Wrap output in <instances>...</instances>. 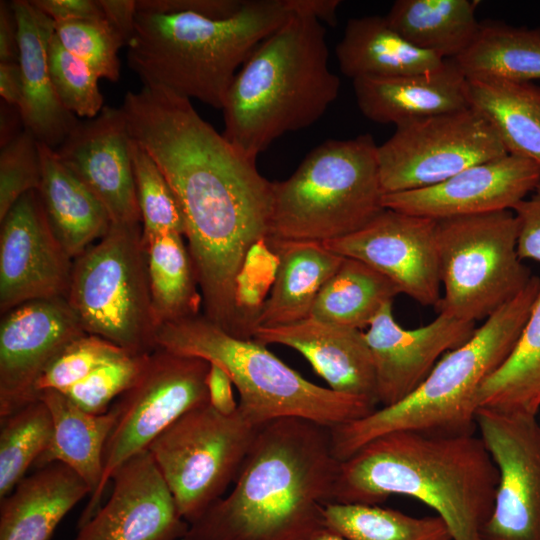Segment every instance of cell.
I'll return each instance as SVG.
<instances>
[{"label":"cell","instance_id":"obj_7","mask_svg":"<svg viewBox=\"0 0 540 540\" xmlns=\"http://www.w3.org/2000/svg\"><path fill=\"white\" fill-rule=\"evenodd\" d=\"M155 347L220 366L258 425L300 417L332 427L370 414L373 404L318 386L283 363L255 339L235 337L203 314L160 326Z\"/></svg>","mask_w":540,"mask_h":540},{"label":"cell","instance_id":"obj_29","mask_svg":"<svg viewBox=\"0 0 540 540\" xmlns=\"http://www.w3.org/2000/svg\"><path fill=\"white\" fill-rule=\"evenodd\" d=\"M38 399L51 413L53 435L34 465L41 468L53 462L65 464L89 486L91 497L102 480L105 446L117 419L115 409L111 406L103 414H91L53 390L39 393Z\"/></svg>","mask_w":540,"mask_h":540},{"label":"cell","instance_id":"obj_34","mask_svg":"<svg viewBox=\"0 0 540 540\" xmlns=\"http://www.w3.org/2000/svg\"><path fill=\"white\" fill-rule=\"evenodd\" d=\"M477 405L536 417L540 409V291L513 350L482 384Z\"/></svg>","mask_w":540,"mask_h":540},{"label":"cell","instance_id":"obj_5","mask_svg":"<svg viewBox=\"0 0 540 540\" xmlns=\"http://www.w3.org/2000/svg\"><path fill=\"white\" fill-rule=\"evenodd\" d=\"M295 11V0H245L227 19L137 11L128 65L145 87L223 109L242 65Z\"/></svg>","mask_w":540,"mask_h":540},{"label":"cell","instance_id":"obj_4","mask_svg":"<svg viewBox=\"0 0 540 540\" xmlns=\"http://www.w3.org/2000/svg\"><path fill=\"white\" fill-rule=\"evenodd\" d=\"M326 28L295 11L255 49L236 74L223 107V135L255 160L275 139L307 128L336 100Z\"/></svg>","mask_w":540,"mask_h":540},{"label":"cell","instance_id":"obj_15","mask_svg":"<svg viewBox=\"0 0 540 540\" xmlns=\"http://www.w3.org/2000/svg\"><path fill=\"white\" fill-rule=\"evenodd\" d=\"M322 243L369 265L423 306L441 299L436 220L385 208L362 229Z\"/></svg>","mask_w":540,"mask_h":540},{"label":"cell","instance_id":"obj_41","mask_svg":"<svg viewBox=\"0 0 540 540\" xmlns=\"http://www.w3.org/2000/svg\"><path fill=\"white\" fill-rule=\"evenodd\" d=\"M126 353L97 335L84 333L67 344L39 376L35 390L65 392L94 370Z\"/></svg>","mask_w":540,"mask_h":540},{"label":"cell","instance_id":"obj_31","mask_svg":"<svg viewBox=\"0 0 540 540\" xmlns=\"http://www.w3.org/2000/svg\"><path fill=\"white\" fill-rule=\"evenodd\" d=\"M477 2L397 0L385 16L391 27L416 48L443 60L463 53L480 28Z\"/></svg>","mask_w":540,"mask_h":540},{"label":"cell","instance_id":"obj_6","mask_svg":"<svg viewBox=\"0 0 540 540\" xmlns=\"http://www.w3.org/2000/svg\"><path fill=\"white\" fill-rule=\"evenodd\" d=\"M540 291V278L476 328L460 347L445 353L419 387L402 401L331 428L332 452L344 461L384 434L419 431L474 434L477 395L513 350Z\"/></svg>","mask_w":540,"mask_h":540},{"label":"cell","instance_id":"obj_30","mask_svg":"<svg viewBox=\"0 0 540 540\" xmlns=\"http://www.w3.org/2000/svg\"><path fill=\"white\" fill-rule=\"evenodd\" d=\"M466 91L469 107L491 126L507 153L540 165V86L467 79Z\"/></svg>","mask_w":540,"mask_h":540},{"label":"cell","instance_id":"obj_11","mask_svg":"<svg viewBox=\"0 0 540 540\" xmlns=\"http://www.w3.org/2000/svg\"><path fill=\"white\" fill-rule=\"evenodd\" d=\"M262 425L239 407L222 414L209 403L178 418L148 447L189 524L234 482Z\"/></svg>","mask_w":540,"mask_h":540},{"label":"cell","instance_id":"obj_19","mask_svg":"<svg viewBox=\"0 0 540 540\" xmlns=\"http://www.w3.org/2000/svg\"><path fill=\"white\" fill-rule=\"evenodd\" d=\"M392 303L382 307L364 333L374 363L377 402L382 407L414 392L441 357L466 343L476 330L475 323L444 313L427 325L405 329L396 322Z\"/></svg>","mask_w":540,"mask_h":540},{"label":"cell","instance_id":"obj_37","mask_svg":"<svg viewBox=\"0 0 540 540\" xmlns=\"http://www.w3.org/2000/svg\"><path fill=\"white\" fill-rule=\"evenodd\" d=\"M0 500L49 447L53 420L47 405L32 401L0 420Z\"/></svg>","mask_w":540,"mask_h":540},{"label":"cell","instance_id":"obj_35","mask_svg":"<svg viewBox=\"0 0 540 540\" xmlns=\"http://www.w3.org/2000/svg\"><path fill=\"white\" fill-rule=\"evenodd\" d=\"M398 294L400 290L386 276L359 260L344 257L318 294L310 317L361 330Z\"/></svg>","mask_w":540,"mask_h":540},{"label":"cell","instance_id":"obj_2","mask_svg":"<svg viewBox=\"0 0 540 540\" xmlns=\"http://www.w3.org/2000/svg\"><path fill=\"white\" fill-rule=\"evenodd\" d=\"M339 466L329 426L300 417L267 422L229 495L190 523L183 540H314L327 529Z\"/></svg>","mask_w":540,"mask_h":540},{"label":"cell","instance_id":"obj_21","mask_svg":"<svg viewBox=\"0 0 540 540\" xmlns=\"http://www.w3.org/2000/svg\"><path fill=\"white\" fill-rule=\"evenodd\" d=\"M129 143L121 108L105 106L96 117L79 120L53 149L101 201L113 224H142Z\"/></svg>","mask_w":540,"mask_h":540},{"label":"cell","instance_id":"obj_13","mask_svg":"<svg viewBox=\"0 0 540 540\" xmlns=\"http://www.w3.org/2000/svg\"><path fill=\"white\" fill-rule=\"evenodd\" d=\"M395 127L393 135L377 147L384 194L430 187L508 154L491 126L472 108Z\"/></svg>","mask_w":540,"mask_h":540},{"label":"cell","instance_id":"obj_8","mask_svg":"<svg viewBox=\"0 0 540 540\" xmlns=\"http://www.w3.org/2000/svg\"><path fill=\"white\" fill-rule=\"evenodd\" d=\"M377 147L370 134L327 140L289 178L272 182L267 239L326 242L371 222L385 209Z\"/></svg>","mask_w":540,"mask_h":540},{"label":"cell","instance_id":"obj_46","mask_svg":"<svg viewBox=\"0 0 540 540\" xmlns=\"http://www.w3.org/2000/svg\"><path fill=\"white\" fill-rule=\"evenodd\" d=\"M30 2L55 23L105 19L98 0H30Z\"/></svg>","mask_w":540,"mask_h":540},{"label":"cell","instance_id":"obj_17","mask_svg":"<svg viewBox=\"0 0 540 540\" xmlns=\"http://www.w3.org/2000/svg\"><path fill=\"white\" fill-rule=\"evenodd\" d=\"M1 315L28 301L66 297L73 259L52 232L37 190L0 220Z\"/></svg>","mask_w":540,"mask_h":540},{"label":"cell","instance_id":"obj_20","mask_svg":"<svg viewBox=\"0 0 540 540\" xmlns=\"http://www.w3.org/2000/svg\"><path fill=\"white\" fill-rule=\"evenodd\" d=\"M112 493L73 540H180L189 523L148 450L113 474Z\"/></svg>","mask_w":540,"mask_h":540},{"label":"cell","instance_id":"obj_32","mask_svg":"<svg viewBox=\"0 0 540 540\" xmlns=\"http://www.w3.org/2000/svg\"><path fill=\"white\" fill-rule=\"evenodd\" d=\"M143 242L157 327L199 315L203 300L183 235L162 232L143 236Z\"/></svg>","mask_w":540,"mask_h":540},{"label":"cell","instance_id":"obj_36","mask_svg":"<svg viewBox=\"0 0 540 540\" xmlns=\"http://www.w3.org/2000/svg\"><path fill=\"white\" fill-rule=\"evenodd\" d=\"M326 528L348 540H453L444 520L413 517L377 505L328 503Z\"/></svg>","mask_w":540,"mask_h":540},{"label":"cell","instance_id":"obj_49","mask_svg":"<svg viewBox=\"0 0 540 540\" xmlns=\"http://www.w3.org/2000/svg\"><path fill=\"white\" fill-rule=\"evenodd\" d=\"M18 28L11 2H0V62H18Z\"/></svg>","mask_w":540,"mask_h":540},{"label":"cell","instance_id":"obj_44","mask_svg":"<svg viewBox=\"0 0 540 540\" xmlns=\"http://www.w3.org/2000/svg\"><path fill=\"white\" fill-rule=\"evenodd\" d=\"M245 0H137L138 12L192 13L211 19H227L236 15Z\"/></svg>","mask_w":540,"mask_h":540},{"label":"cell","instance_id":"obj_28","mask_svg":"<svg viewBox=\"0 0 540 540\" xmlns=\"http://www.w3.org/2000/svg\"><path fill=\"white\" fill-rule=\"evenodd\" d=\"M336 57L341 72L352 80L431 72L446 62L409 43L385 16L349 19L336 46Z\"/></svg>","mask_w":540,"mask_h":540},{"label":"cell","instance_id":"obj_27","mask_svg":"<svg viewBox=\"0 0 540 540\" xmlns=\"http://www.w3.org/2000/svg\"><path fill=\"white\" fill-rule=\"evenodd\" d=\"M42 178L37 190L55 237L74 260L109 231L112 221L95 194L39 142Z\"/></svg>","mask_w":540,"mask_h":540},{"label":"cell","instance_id":"obj_10","mask_svg":"<svg viewBox=\"0 0 540 540\" xmlns=\"http://www.w3.org/2000/svg\"><path fill=\"white\" fill-rule=\"evenodd\" d=\"M518 230L512 210L436 221L439 313L476 323L527 287L533 276L518 254Z\"/></svg>","mask_w":540,"mask_h":540},{"label":"cell","instance_id":"obj_16","mask_svg":"<svg viewBox=\"0 0 540 540\" xmlns=\"http://www.w3.org/2000/svg\"><path fill=\"white\" fill-rule=\"evenodd\" d=\"M84 333L65 297L28 301L1 315L0 420L38 399L39 376Z\"/></svg>","mask_w":540,"mask_h":540},{"label":"cell","instance_id":"obj_22","mask_svg":"<svg viewBox=\"0 0 540 540\" xmlns=\"http://www.w3.org/2000/svg\"><path fill=\"white\" fill-rule=\"evenodd\" d=\"M252 339L295 349L333 391L378 404L373 358L360 329L308 317L289 325L257 327Z\"/></svg>","mask_w":540,"mask_h":540},{"label":"cell","instance_id":"obj_3","mask_svg":"<svg viewBox=\"0 0 540 540\" xmlns=\"http://www.w3.org/2000/svg\"><path fill=\"white\" fill-rule=\"evenodd\" d=\"M498 482L481 437L393 431L340 462L331 503L376 505L410 496L436 511L453 540H481Z\"/></svg>","mask_w":540,"mask_h":540},{"label":"cell","instance_id":"obj_47","mask_svg":"<svg viewBox=\"0 0 540 540\" xmlns=\"http://www.w3.org/2000/svg\"><path fill=\"white\" fill-rule=\"evenodd\" d=\"M209 404L222 414H232L238 408L232 391L233 382L220 366L210 363L206 378Z\"/></svg>","mask_w":540,"mask_h":540},{"label":"cell","instance_id":"obj_40","mask_svg":"<svg viewBox=\"0 0 540 540\" xmlns=\"http://www.w3.org/2000/svg\"><path fill=\"white\" fill-rule=\"evenodd\" d=\"M55 35L62 46L86 63L99 79L118 81V52L126 44L106 19L58 22Z\"/></svg>","mask_w":540,"mask_h":540},{"label":"cell","instance_id":"obj_23","mask_svg":"<svg viewBox=\"0 0 540 540\" xmlns=\"http://www.w3.org/2000/svg\"><path fill=\"white\" fill-rule=\"evenodd\" d=\"M11 5L18 28V63L23 84L18 108L23 127L39 142L55 149L79 122L58 100L49 73L48 47L55 22L30 0H14Z\"/></svg>","mask_w":540,"mask_h":540},{"label":"cell","instance_id":"obj_48","mask_svg":"<svg viewBox=\"0 0 540 540\" xmlns=\"http://www.w3.org/2000/svg\"><path fill=\"white\" fill-rule=\"evenodd\" d=\"M105 19L129 43L135 29L137 6L135 0H98Z\"/></svg>","mask_w":540,"mask_h":540},{"label":"cell","instance_id":"obj_45","mask_svg":"<svg viewBox=\"0 0 540 540\" xmlns=\"http://www.w3.org/2000/svg\"><path fill=\"white\" fill-rule=\"evenodd\" d=\"M518 220V254L522 260L540 262V181L513 209Z\"/></svg>","mask_w":540,"mask_h":540},{"label":"cell","instance_id":"obj_26","mask_svg":"<svg viewBox=\"0 0 540 540\" xmlns=\"http://www.w3.org/2000/svg\"><path fill=\"white\" fill-rule=\"evenodd\" d=\"M266 242L277 258V266L257 327L289 325L310 317L318 294L344 257L330 251L322 242L274 239Z\"/></svg>","mask_w":540,"mask_h":540},{"label":"cell","instance_id":"obj_50","mask_svg":"<svg viewBox=\"0 0 540 540\" xmlns=\"http://www.w3.org/2000/svg\"><path fill=\"white\" fill-rule=\"evenodd\" d=\"M23 94L21 69L18 62H0V95L3 101L19 106Z\"/></svg>","mask_w":540,"mask_h":540},{"label":"cell","instance_id":"obj_43","mask_svg":"<svg viewBox=\"0 0 540 540\" xmlns=\"http://www.w3.org/2000/svg\"><path fill=\"white\" fill-rule=\"evenodd\" d=\"M42 178L39 141L26 129L0 151V220L25 193L38 190Z\"/></svg>","mask_w":540,"mask_h":540},{"label":"cell","instance_id":"obj_51","mask_svg":"<svg viewBox=\"0 0 540 540\" xmlns=\"http://www.w3.org/2000/svg\"><path fill=\"white\" fill-rule=\"evenodd\" d=\"M18 122L22 123L21 114L18 106L10 105L2 100L1 103V147L11 141L17 134L16 127Z\"/></svg>","mask_w":540,"mask_h":540},{"label":"cell","instance_id":"obj_18","mask_svg":"<svg viewBox=\"0 0 540 540\" xmlns=\"http://www.w3.org/2000/svg\"><path fill=\"white\" fill-rule=\"evenodd\" d=\"M539 181V164L507 154L469 167L430 187L384 194L383 206L436 221L512 210Z\"/></svg>","mask_w":540,"mask_h":540},{"label":"cell","instance_id":"obj_42","mask_svg":"<svg viewBox=\"0 0 540 540\" xmlns=\"http://www.w3.org/2000/svg\"><path fill=\"white\" fill-rule=\"evenodd\" d=\"M149 353H126L107 362L63 394L82 410L103 414L136 381Z\"/></svg>","mask_w":540,"mask_h":540},{"label":"cell","instance_id":"obj_14","mask_svg":"<svg viewBox=\"0 0 540 540\" xmlns=\"http://www.w3.org/2000/svg\"><path fill=\"white\" fill-rule=\"evenodd\" d=\"M476 424L499 472L481 540H540V424L489 408H478Z\"/></svg>","mask_w":540,"mask_h":540},{"label":"cell","instance_id":"obj_38","mask_svg":"<svg viewBox=\"0 0 540 540\" xmlns=\"http://www.w3.org/2000/svg\"><path fill=\"white\" fill-rule=\"evenodd\" d=\"M129 148L143 236L162 232H177L184 236L186 226L182 210L163 172L131 136Z\"/></svg>","mask_w":540,"mask_h":540},{"label":"cell","instance_id":"obj_9","mask_svg":"<svg viewBox=\"0 0 540 540\" xmlns=\"http://www.w3.org/2000/svg\"><path fill=\"white\" fill-rule=\"evenodd\" d=\"M66 300L84 331L131 354L153 351L152 312L142 224H113L73 260Z\"/></svg>","mask_w":540,"mask_h":540},{"label":"cell","instance_id":"obj_33","mask_svg":"<svg viewBox=\"0 0 540 540\" xmlns=\"http://www.w3.org/2000/svg\"><path fill=\"white\" fill-rule=\"evenodd\" d=\"M451 60L466 79L495 78L514 82L540 79V27L480 22L472 43Z\"/></svg>","mask_w":540,"mask_h":540},{"label":"cell","instance_id":"obj_25","mask_svg":"<svg viewBox=\"0 0 540 540\" xmlns=\"http://www.w3.org/2000/svg\"><path fill=\"white\" fill-rule=\"evenodd\" d=\"M91 490L71 468L53 462L25 476L0 500V540H50Z\"/></svg>","mask_w":540,"mask_h":540},{"label":"cell","instance_id":"obj_52","mask_svg":"<svg viewBox=\"0 0 540 540\" xmlns=\"http://www.w3.org/2000/svg\"><path fill=\"white\" fill-rule=\"evenodd\" d=\"M314 540H348L345 537L330 531L329 529H325L323 532H321Z\"/></svg>","mask_w":540,"mask_h":540},{"label":"cell","instance_id":"obj_24","mask_svg":"<svg viewBox=\"0 0 540 540\" xmlns=\"http://www.w3.org/2000/svg\"><path fill=\"white\" fill-rule=\"evenodd\" d=\"M357 105L369 120L395 126L409 120L468 109L466 83L453 60L434 71L352 80Z\"/></svg>","mask_w":540,"mask_h":540},{"label":"cell","instance_id":"obj_1","mask_svg":"<svg viewBox=\"0 0 540 540\" xmlns=\"http://www.w3.org/2000/svg\"><path fill=\"white\" fill-rule=\"evenodd\" d=\"M129 135L151 155L182 210L203 315L230 334L241 329L238 277L270 233L273 184L190 99L143 86L120 107Z\"/></svg>","mask_w":540,"mask_h":540},{"label":"cell","instance_id":"obj_39","mask_svg":"<svg viewBox=\"0 0 540 540\" xmlns=\"http://www.w3.org/2000/svg\"><path fill=\"white\" fill-rule=\"evenodd\" d=\"M48 66L55 94L63 107L79 117H96L103 109L98 77L78 57L66 50L55 33L48 47Z\"/></svg>","mask_w":540,"mask_h":540},{"label":"cell","instance_id":"obj_12","mask_svg":"<svg viewBox=\"0 0 540 540\" xmlns=\"http://www.w3.org/2000/svg\"><path fill=\"white\" fill-rule=\"evenodd\" d=\"M209 366L202 358L159 347L149 353L136 381L111 405L117 419L105 446L102 480L84 508L78 528L100 508L105 488L121 465L147 450L184 413L209 403Z\"/></svg>","mask_w":540,"mask_h":540}]
</instances>
